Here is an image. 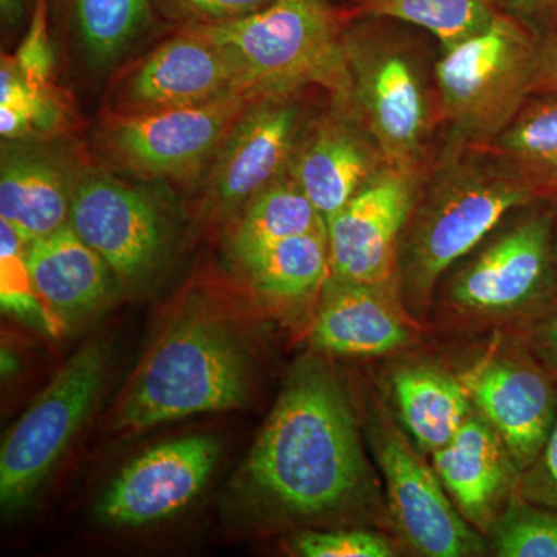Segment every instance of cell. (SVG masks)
<instances>
[{
  "instance_id": "17",
  "label": "cell",
  "mask_w": 557,
  "mask_h": 557,
  "mask_svg": "<svg viewBox=\"0 0 557 557\" xmlns=\"http://www.w3.org/2000/svg\"><path fill=\"white\" fill-rule=\"evenodd\" d=\"M432 457V468L469 525L483 536L519 494L522 471L504 438L472 410L448 445Z\"/></svg>"
},
{
  "instance_id": "6",
  "label": "cell",
  "mask_w": 557,
  "mask_h": 557,
  "mask_svg": "<svg viewBox=\"0 0 557 557\" xmlns=\"http://www.w3.org/2000/svg\"><path fill=\"white\" fill-rule=\"evenodd\" d=\"M399 22L347 20L351 113L372 135L388 166L428 171L440 124L437 95Z\"/></svg>"
},
{
  "instance_id": "33",
  "label": "cell",
  "mask_w": 557,
  "mask_h": 557,
  "mask_svg": "<svg viewBox=\"0 0 557 557\" xmlns=\"http://www.w3.org/2000/svg\"><path fill=\"white\" fill-rule=\"evenodd\" d=\"M520 496L557 512V412L536 460L522 472Z\"/></svg>"
},
{
  "instance_id": "32",
  "label": "cell",
  "mask_w": 557,
  "mask_h": 557,
  "mask_svg": "<svg viewBox=\"0 0 557 557\" xmlns=\"http://www.w3.org/2000/svg\"><path fill=\"white\" fill-rule=\"evenodd\" d=\"M14 61L30 86L38 90H47L51 69H53L49 33V0H36L30 27L22 39Z\"/></svg>"
},
{
  "instance_id": "23",
  "label": "cell",
  "mask_w": 557,
  "mask_h": 557,
  "mask_svg": "<svg viewBox=\"0 0 557 557\" xmlns=\"http://www.w3.org/2000/svg\"><path fill=\"white\" fill-rule=\"evenodd\" d=\"M252 287L271 302L302 304L330 277L327 231L288 237L242 262Z\"/></svg>"
},
{
  "instance_id": "21",
  "label": "cell",
  "mask_w": 557,
  "mask_h": 557,
  "mask_svg": "<svg viewBox=\"0 0 557 557\" xmlns=\"http://www.w3.org/2000/svg\"><path fill=\"white\" fill-rule=\"evenodd\" d=\"M75 183L42 153L14 152L2 161L0 220L25 245L67 225Z\"/></svg>"
},
{
  "instance_id": "26",
  "label": "cell",
  "mask_w": 557,
  "mask_h": 557,
  "mask_svg": "<svg viewBox=\"0 0 557 557\" xmlns=\"http://www.w3.org/2000/svg\"><path fill=\"white\" fill-rule=\"evenodd\" d=\"M318 231H327L325 220L287 170L247 205L234 251L245 262L277 242Z\"/></svg>"
},
{
  "instance_id": "24",
  "label": "cell",
  "mask_w": 557,
  "mask_h": 557,
  "mask_svg": "<svg viewBox=\"0 0 557 557\" xmlns=\"http://www.w3.org/2000/svg\"><path fill=\"white\" fill-rule=\"evenodd\" d=\"M557 203V95L533 97L504 134L482 149Z\"/></svg>"
},
{
  "instance_id": "20",
  "label": "cell",
  "mask_w": 557,
  "mask_h": 557,
  "mask_svg": "<svg viewBox=\"0 0 557 557\" xmlns=\"http://www.w3.org/2000/svg\"><path fill=\"white\" fill-rule=\"evenodd\" d=\"M24 260L36 295L65 327L100 310L112 295L115 274L70 223L25 245Z\"/></svg>"
},
{
  "instance_id": "37",
  "label": "cell",
  "mask_w": 557,
  "mask_h": 557,
  "mask_svg": "<svg viewBox=\"0 0 557 557\" xmlns=\"http://www.w3.org/2000/svg\"><path fill=\"white\" fill-rule=\"evenodd\" d=\"M25 0H0V11L7 24H16L24 14Z\"/></svg>"
},
{
  "instance_id": "19",
  "label": "cell",
  "mask_w": 557,
  "mask_h": 557,
  "mask_svg": "<svg viewBox=\"0 0 557 557\" xmlns=\"http://www.w3.org/2000/svg\"><path fill=\"white\" fill-rule=\"evenodd\" d=\"M413 324L398 284H355L330 276L310 338L324 354L383 357L412 343Z\"/></svg>"
},
{
  "instance_id": "38",
  "label": "cell",
  "mask_w": 557,
  "mask_h": 557,
  "mask_svg": "<svg viewBox=\"0 0 557 557\" xmlns=\"http://www.w3.org/2000/svg\"><path fill=\"white\" fill-rule=\"evenodd\" d=\"M329 2H332L333 5H336V7H338V3H336V2H339V9H343V7L346 5L348 0H329Z\"/></svg>"
},
{
  "instance_id": "13",
  "label": "cell",
  "mask_w": 557,
  "mask_h": 557,
  "mask_svg": "<svg viewBox=\"0 0 557 557\" xmlns=\"http://www.w3.org/2000/svg\"><path fill=\"white\" fill-rule=\"evenodd\" d=\"M478 412L504 438L520 471L541 453L557 412V380L520 341L461 379Z\"/></svg>"
},
{
  "instance_id": "30",
  "label": "cell",
  "mask_w": 557,
  "mask_h": 557,
  "mask_svg": "<svg viewBox=\"0 0 557 557\" xmlns=\"http://www.w3.org/2000/svg\"><path fill=\"white\" fill-rule=\"evenodd\" d=\"M2 240H0V260H2V302L3 307L17 313H33L38 310V295L33 289L27 267H25V244L9 223L0 220Z\"/></svg>"
},
{
  "instance_id": "5",
  "label": "cell",
  "mask_w": 557,
  "mask_h": 557,
  "mask_svg": "<svg viewBox=\"0 0 557 557\" xmlns=\"http://www.w3.org/2000/svg\"><path fill=\"white\" fill-rule=\"evenodd\" d=\"M542 38L502 10L485 30L442 50L432 81L449 141L486 149L533 98Z\"/></svg>"
},
{
  "instance_id": "11",
  "label": "cell",
  "mask_w": 557,
  "mask_h": 557,
  "mask_svg": "<svg viewBox=\"0 0 557 557\" xmlns=\"http://www.w3.org/2000/svg\"><path fill=\"white\" fill-rule=\"evenodd\" d=\"M426 172L387 166L329 220L330 276L398 284L403 234Z\"/></svg>"
},
{
  "instance_id": "36",
  "label": "cell",
  "mask_w": 557,
  "mask_h": 557,
  "mask_svg": "<svg viewBox=\"0 0 557 557\" xmlns=\"http://www.w3.org/2000/svg\"><path fill=\"white\" fill-rule=\"evenodd\" d=\"M557 95V27L545 36L539 50L533 97Z\"/></svg>"
},
{
  "instance_id": "1",
  "label": "cell",
  "mask_w": 557,
  "mask_h": 557,
  "mask_svg": "<svg viewBox=\"0 0 557 557\" xmlns=\"http://www.w3.org/2000/svg\"><path fill=\"white\" fill-rule=\"evenodd\" d=\"M368 465L338 376L322 359H299L249 454V490L277 518H327L369 502Z\"/></svg>"
},
{
  "instance_id": "7",
  "label": "cell",
  "mask_w": 557,
  "mask_h": 557,
  "mask_svg": "<svg viewBox=\"0 0 557 557\" xmlns=\"http://www.w3.org/2000/svg\"><path fill=\"white\" fill-rule=\"evenodd\" d=\"M557 203L523 209L478 255L458 269L445 302L465 321H511L523 325L557 307Z\"/></svg>"
},
{
  "instance_id": "4",
  "label": "cell",
  "mask_w": 557,
  "mask_h": 557,
  "mask_svg": "<svg viewBox=\"0 0 557 557\" xmlns=\"http://www.w3.org/2000/svg\"><path fill=\"white\" fill-rule=\"evenodd\" d=\"M248 392L249 364L239 339L218 318L190 313L177 319L145 359L113 428L141 431L240 408Z\"/></svg>"
},
{
  "instance_id": "34",
  "label": "cell",
  "mask_w": 557,
  "mask_h": 557,
  "mask_svg": "<svg viewBox=\"0 0 557 557\" xmlns=\"http://www.w3.org/2000/svg\"><path fill=\"white\" fill-rule=\"evenodd\" d=\"M522 329L520 341L557 380V307Z\"/></svg>"
},
{
  "instance_id": "39",
  "label": "cell",
  "mask_w": 557,
  "mask_h": 557,
  "mask_svg": "<svg viewBox=\"0 0 557 557\" xmlns=\"http://www.w3.org/2000/svg\"><path fill=\"white\" fill-rule=\"evenodd\" d=\"M556 267H557V228H556Z\"/></svg>"
},
{
  "instance_id": "28",
  "label": "cell",
  "mask_w": 557,
  "mask_h": 557,
  "mask_svg": "<svg viewBox=\"0 0 557 557\" xmlns=\"http://www.w3.org/2000/svg\"><path fill=\"white\" fill-rule=\"evenodd\" d=\"M486 537L496 556L557 557V512L516 494Z\"/></svg>"
},
{
  "instance_id": "35",
  "label": "cell",
  "mask_w": 557,
  "mask_h": 557,
  "mask_svg": "<svg viewBox=\"0 0 557 557\" xmlns=\"http://www.w3.org/2000/svg\"><path fill=\"white\" fill-rule=\"evenodd\" d=\"M498 5L525 22L542 39L557 27V0H498Z\"/></svg>"
},
{
  "instance_id": "2",
  "label": "cell",
  "mask_w": 557,
  "mask_h": 557,
  "mask_svg": "<svg viewBox=\"0 0 557 557\" xmlns=\"http://www.w3.org/2000/svg\"><path fill=\"white\" fill-rule=\"evenodd\" d=\"M542 201L485 150L449 141L423 180L399 247L398 292L413 319L426 317L440 281L500 225Z\"/></svg>"
},
{
  "instance_id": "29",
  "label": "cell",
  "mask_w": 557,
  "mask_h": 557,
  "mask_svg": "<svg viewBox=\"0 0 557 557\" xmlns=\"http://www.w3.org/2000/svg\"><path fill=\"white\" fill-rule=\"evenodd\" d=\"M293 552L306 557H392L397 549L383 534L366 530L304 531Z\"/></svg>"
},
{
  "instance_id": "31",
  "label": "cell",
  "mask_w": 557,
  "mask_h": 557,
  "mask_svg": "<svg viewBox=\"0 0 557 557\" xmlns=\"http://www.w3.org/2000/svg\"><path fill=\"white\" fill-rule=\"evenodd\" d=\"M274 0H150L163 16L185 24L211 25L239 20L267 9Z\"/></svg>"
},
{
  "instance_id": "18",
  "label": "cell",
  "mask_w": 557,
  "mask_h": 557,
  "mask_svg": "<svg viewBox=\"0 0 557 557\" xmlns=\"http://www.w3.org/2000/svg\"><path fill=\"white\" fill-rule=\"evenodd\" d=\"M388 166L361 121L344 113L319 121L299 138L288 172L325 225Z\"/></svg>"
},
{
  "instance_id": "14",
  "label": "cell",
  "mask_w": 557,
  "mask_h": 557,
  "mask_svg": "<svg viewBox=\"0 0 557 557\" xmlns=\"http://www.w3.org/2000/svg\"><path fill=\"white\" fill-rule=\"evenodd\" d=\"M219 457L220 443L212 435H188L153 446L112 480L95 515L116 528L170 518L203 490Z\"/></svg>"
},
{
  "instance_id": "9",
  "label": "cell",
  "mask_w": 557,
  "mask_h": 557,
  "mask_svg": "<svg viewBox=\"0 0 557 557\" xmlns=\"http://www.w3.org/2000/svg\"><path fill=\"white\" fill-rule=\"evenodd\" d=\"M383 408L366 424L370 450L386 486L388 516L410 549L426 557L485 555L486 537L453 504L434 468Z\"/></svg>"
},
{
  "instance_id": "22",
  "label": "cell",
  "mask_w": 557,
  "mask_h": 557,
  "mask_svg": "<svg viewBox=\"0 0 557 557\" xmlns=\"http://www.w3.org/2000/svg\"><path fill=\"white\" fill-rule=\"evenodd\" d=\"M391 384L399 424L424 454L448 445L474 410L463 381L434 366L399 368Z\"/></svg>"
},
{
  "instance_id": "8",
  "label": "cell",
  "mask_w": 557,
  "mask_h": 557,
  "mask_svg": "<svg viewBox=\"0 0 557 557\" xmlns=\"http://www.w3.org/2000/svg\"><path fill=\"white\" fill-rule=\"evenodd\" d=\"M106 347L91 341L65 362L3 440L0 502L5 511L24 507L60 460L101 394Z\"/></svg>"
},
{
  "instance_id": "15",
  "label": "cell",
  "mask_w": 557,
  "mask_h": 557,
  "mask_svg": "<svg viewBox=\"0 0 557 557\" xmlns=\"http://www.w3.org/2000/svg\"><path fill=\"white\" fill-rule=\"evenodd\" d=\"M233 94H245L233 58L197 28L185 27L124 76L116 89V113L189 108Z\"/></svg>"
},
{
  "instance_id": "27",
  "label": "cell",
  "mask_w": 557,
  "mask_h": 557,
  "mask_svg": "<svg viewBox=\"0 0 557 557\" xmlns=\"http://www.w3.org/2000/svg\"><path fill=\"white\" fill-rule=\"evenodd\" d=\"M84 49L95 61L119 57L150 17V0H72Z\"/></svg>"
},
{
  "instance_id": "16",
  "label": "cell",
  "mask_w": 557,
  "mask_h": 557,
  "mask_svg": "<svg viewBox=\"0 0 557 557\" xmlns=\"http://www.w3.org/2000/svg\"><path fill=\"white\" fill-rule=\"evenodd\" d=\"M295 95L252 102L219 149L209 175L218 207L248 205L288 170L300 138Z\"/></svg>"
},
{
  "instance_id": "25",
  "label": "cell",
  "mask_w": 557,
  "mask_h": 557,
  "mask_svg": "<svg viewBox=\"0 0 557 557\" xmlns=\"http://www.w3.org/2000/svg\"><path fill=\"white\" fill-rule=\"evenodd\" d=\"M347 20L380 17L421 28L448 49L485 30L496 20L498 0H348Z\"/></svg>"
},
{
  "instance_id": "10",
  "label": "cell",
  "mask_w": 557,
  "mask_h": 557,
  "mask_svg": "<svg viewBox=\"0 0 557 557\" xmlns=\"http://www.w3.org/2000/svg\"><path fill=\"white\" fill-rule=\"evenodd\" d=\"M255 98L233 94L189 108L110 116L104 143L120 166L150 178H183L219 152Z\"/></svg>"
},
{
  "instance_id": "3",
  "label": "cell",
  "mask_w": 557,
  "mask_h": 557,
  "mask_svg": "<svg viewBox=\"0 0 557 557\" xmlns=\"http://www.w3.org/2000/svg\"><path fill=\"white\" fill-rule=\"evenodd\" d=\"M347 17L329 0H274L239 20L193 25L233 58L255 100L318 86L351 112Z\"/></svg>"
},
{
  "instance_id": "12",
  "label": "cell",
  "mask_w": 557,
  "mask_h": 557,
  "mask_svg": "<svg viewBox=\"0 0 557 557\" xmlns=\"http://www.w3.org/2000/svg\"><path fill=\"white\" fill-rule=\"evenodd\" d=\"M69 223L126 285L148 281L166 252L159 205L112 175L94 172L75 182Z\"/></svg>"
}]
</instances>
